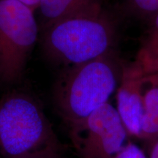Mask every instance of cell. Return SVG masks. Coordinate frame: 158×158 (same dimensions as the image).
Segmentation results:
<instances>
[{"label": "cell", "mask_w": 158, "mask_h": 158, "mask_svg": "<svg viewBox=\"0 0 158 158\" xmlns=\"http://www.w3.org/2000/svg\"><path fill=\"white\" fill-rule=\"evenodd\" d=\"M40 34L45 56L66 68L112 52L116 27L104 4H98L58 20Z\"/></svg>", "instance_id": "cell-1"}, {"label": "cell", "mask_w": 158, "mask_h": 158, "mask_svg": "<svg viewBox=\"0 0 158 158\" xmlns=\"http://www.w3.org/2000/svg\"><path fill=\"white\" fill-rule=\"evenodd\" d=\"M121 77L112 52L81 64L66 67L53 89L57 112L68 128L108 102Z\"/></svg>", "instance_id": "cell-2"}, {"label": "cell", "mask_w": 158, "mask_h": 158, "mask_svg": "<svg viewBox=\"0 0 158 158\" xmlns=\"http://www.w3.org/2000/svg\"><path fill=\"white\" fill-rule=\"evenodd\" d=\"M58 143L41 104L29 94L12 91L0 98V156L19 158Z\"/></svg>", "instance_id": "cell-3"}, {"label": "cell", "mask_w": 158, "mask_h": 158, "mask_svg": "<svg viewBox=\"0 0 158 158\" xmlns=\"http://www.w3.org/2000/svg\"><path fill=\"white\" fill-rule=\"evenodd\" d=\"M35 12L18 0H0V82L10 84L22 76L38 39Z\"/></svg>", "instance_id": "cell-4"}, {"label": "cell", "mask_w": 158, "mask_h": 158, "mask_svg": "<svg viewBox=\"0 0 158 158\" xmlns=\"http://www.w3.org/2000/svg\"><path fill=\"white\" fill-rule=\"evenodd\" d=\"M69 132L80 158H113L129 136L117 110L109 102L70 127Z\"/></svg>", "instance_id": "cell-5"}, {"label": "cell", "mask_w": 158, "mask_h": 158, "mask_svg": "<svg viewBox=\"0 0 158 158\" xmlns=\"http://www.w3.org/2000/svg\"><path fill=\"white\" fill-rule=\"evenodd\" d=\"M145 70L136 59L121 64V77L116 91L120 118L129 136L139 138L143 117L142 80Z\"/></svg>", "instance_id": "cell-6"}, {"label": "cell", "mask_w": 158, "mask_h": 158, "mask_svg": "<svg viewBox=\"0 0 158 158\" xmlns=\"http://www.w3.org/2000/svg\"><path fill=\"white\" fill-rule=\"evenodd\" d=\"M141 88L143 111L139 139L149 148L158 140V70L145 71Z\"/></svg>", "instance_id": "cell-7"}, {"label": "cell", "mask_w": 158, "mask_h": 158, "mask_svg": "<svg viewBox=\"0 0 158 158\" xmlns=\"http://www.w3.org/2000/svg\"><path fill=\"white\" fill-rule=\"evenodd\" d=\"M106 0H42L37 10L40 13L39 27L42 31L58 20L89 6L104 4Z\"/></svg>", "instance_id": "cell-8"}, {"label": "cell", "mask_w": 158, "mask_h": 158, "mask_svg": "<svg viewBox=\"0 0 158 158\" xmlns=\"http://www.w3.org/2000/svg\"><path fill=\"white\" fill-rule=\"evenodd\" d=\"M149 21L147 36L135 58L146 71L158 62V12Z\"/></svg>", "instance_id": "cell-9"}, {"label": "cell", "mask_w": 158, "mask_h": 158, "mask_svg": "<svg viewBox=\"0 0 158 158\" xmlns=\"http://www.w3.org/2000/svg\"><path fill=\"white\" fill-rule=\"evenodd\" d=\"M125 10L140 19H150L158 12V0H122Z\"/></svg>", "instance_id": "cell-10"}, {"label": "cell", "mask_w": 158, "mask_h": 158, "mask_svg": "<svg viewBox=\"0 0 158 158\" xmlns=\"http://www.w3.org/2000/svg\"><path fill=\"white\" fill-rule=\"evenodd\" d=\"M59 143L51 144L19 158H59Z\"/></svg>", "instance_id": "cell-11"}, {"label": "cell", "mask_w": 158, "mask_h": 158, "mask_svg": "<svg viewBox=\"0 0 158 158\" xmlns=\"http://www.w3.org/2000/svg\"><path fill=\"white\" fill-rule=\"evenodd\" d=\"M113 158H148L141 147L130 141Z\"/></svg>", "instance_id": "cell-12"}, {"label": "cell", "mask_w": 158, "mask_h": 158, "mask_svg": "<svg viewBox=\"0 0 158 158\" xmlns=\"http://www.w3.org/2000/svg\"><path fill=\"white\" fill-rule=\"evenodd\" d=\"M18 1L21 2L25 5L28 6L29 8H31L33 11L37 10L40 5L41 1L42 0H18Z\"/></svg>", "instance_id": "cell-13"}, {"label": "cell", "mask_w": 158, "mask_h": 158, "mask_svg": "<svg viewBox=\"0 0 158 158\" xmlns=\"http://www.w3.org/2000/svg\"><path fill=\"white\" fill-rule=\"evenodd\" d=\"M149 149V158H158V140L152 144Z\"/></svg>", "instance_id": "cell-14"}, {"label": "cell", "mask_w": 158, "mask_h": 158, "mask_svg": "<svg viewBox=\"0 0 158 158\" xmlns=\"http://www.w3.org/2000/svg\"><path fill=\"white\" fill-rule=\"evenodd\" d=\"M155 70H158V62L156 63V64L154 65V66L149 71L147 72H151V71H155Z\"/></svg>", "instance_id": "cell-15"}]
</instances>
